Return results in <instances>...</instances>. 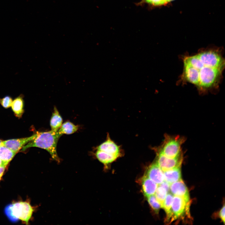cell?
Returning <instances> with one entry per match:
<instances>
[{"label": "cell", "instance_id": "obj_12", "mask_svg": "<svg viewBox=\"0 0 225 225\" xmlns=\"http://www.w3.org/2000/svg\"><path fill=\"white\" fill-rule=\"evenodd\" d=\"M163 172L165 181L170 185L172 183L182 180L180 167Z\"/></svg>", "mask_w": 225, "mask_h": 225}, {"label": "cell", "instance_id": "obj_23", "mask_svg": "<svg viewBox=\"0 0 225 225\" xmlns=\"http://www.w3.org/2000/svg\"><path fill=\"white\" fill-rule=\"evenodd\" d=\"M219 216L222 220L223 222L224 223L225 220V205H224L223 207L220 209L219 214Z\"/></svg>", "mask_w": 225, "mask_h": 225}, {"label": "cell", "instance_id": "obj_24", "mask_svg": "<svg viewBox=\"0 0 225 225\" xmlns=\"http://www.w3.org/2000/svg\"><path fill=\"white\" fill-rule=\"evenodd\" d=\"M6 166L2 165L0 166V180L4 172Z\"/></svg>", "mask_w": 225, "mask_h": 225}, {"label": "cell", "instance_id": "obj_3", "mask_svg": "<svg viewBox=\"0 0 225 225\" xmlns=\"http://www.w3.org/2000/svg\"><path fill=\"white\" fill-rule=\"evenodd\" d=\"M34 210L30 203L20 201L7 205L5 213L10 221L13 222L19 220L28 224L32 215Z\"/></svg>", "mask_w": 225, "mask_h": 225}, {"label": "cell", "instance_id": "obj_15", "mask_svg": "<svg viewBox=\"0 0 225 225\" xmlns=\"http://www.w3.org/2000/svg\"><path fill=\"white\" fill-rule=\"evenodd\" d=\"M16 153L3 145L0 146V158L2 162L3 165L7 166Z\"/></svg>", "mask_w": 225, "mask_h": 225}, {"label": "cell", "instance_id": "obj_18", "mask_svg": "<svg viewBox=\"0 0 225 225\" xmlns=\"http://www.w3.org/2000/svg\"><path fill=\"white\" fill-rule=\"evenodd\" d=\"M168 192L164 188L159 185H158L155 193V195L161 204V208Z\"/></svg>", "mask_w": 225, "mask_h": 225}, {"label": "cell", "instance_id": "obj_21", "mask_svg": "<svg viewBox=\"0 0 225 225\" xmlns=\"http://www.w3.org/2000/svg\"><path fill=\"white\" fill-rule=\"evenodd\" d=\"M12 101L11 97L6 96L2 98H0V104L3 108H8L11 107Z\"/></svg>", "mask_w": 225, "mask_h": 225}, {"label": "cell", "instance_id": "obj_19", "mask_svg": "<svg viewBox=\"0 0 225 225\" xmlns=\"http://www.w3.org/2000/svg\"><path fill=\"white\" fill-rule=\"evenodd\" d=\"M173 195L171 193H167L163 202L162 208L165 211L168 216L170 214L172 204Z\"/></svg>", "mask_w": 225, "mask_h": 225}, {"label": "cell", "instance_id": "obj_26", "mask_svg": "<svg viewBox=\"0 0 225 225\" xmlns=\"http://www.w3.org/2000/svg\"><path fill=\"white\" fill-rule=\"evenodd\" d=\"M2 141L0 139V146L2 145Z\"/></svg>", "mask_w": 225, "mask_h": 225}, {"label": "cell", "instance_id": "obj_6", "mask_svg": "<svg viewBox=\"0 0 225 225\" xmlns=\"http://www.w3.org/2000/svg\"><path fill=\"white\" fill-rule=\"evenodd\" d=\"M188 203L182 197L173 196L170 212L167 216V219H171L172 221L182 216L187 210Z\"/></svg>", "mask_w": 225, "mask_h": 225}, {"label": "cell", "instance_id": "obj_13", "mask_svg": "<svg viewBox=\"0 0 225 225\" xmlns=\"http://www.w3.org/2000/svg\"><path fill=\"white\" fill-rule=\"evenodd\" d=\"M23 95L20 94L12 101L11 107L15 116L18 118L22 117L24 112Z\"/></svg>", "mask_w": 225, "mask_h": 225}, {"label": "cell", "instance_id": "obj_14", "mask_svg": "<svg viewBox=\"0 0 225 225\" xmlns=\"http://www.w3.org/2000/svg\"><path fill=\"white\" fill-rule=\"evenodd\" d=\"M62 123V117L56 108L54 107L50 120L51 130L57 132L61 127Z\"/></svg>", "mask_w": 225, "mask_h": 225}, {"label": "cell", "instance_id": "obj_20", "mask_svg": "<svg viewBox=\"0 0 225 225\" xmlns=\"http://www.w3.org/2000/svg\"><path fill=\"white\" fill-rule=\"evenodd\" d=\"M147 198L148 202L151 208L156 213H158L160 209L161 208V206L158 201L155 195L153 194Z\"/></svg>", "mask_w": 225, "mask_h": 225}, {"label": "cell", "instance_id": "obj_16", "mask_svg": "<svg viewBox=\"0 0 225 225\" xmlns=\"http://www.w3.org/2000/svg\"><path fill=\"white\" fill-rule=\"evenodd\" d=\"M95 156L100 162L105 165L112 162L119 157L117 156L97 150L95 153Z\"/></svg>", "mask_w": 225, "mask_h": 225}, {"label": "cell", "instance_id": "obj_1", "mask_svg": "<svg viewBox=\"0 0 225 225\" xmlns=\"http://www.w3.org/2000/svg\"><path fill=\"white\" fill-rule=\"evenodd\" d=\"M182 72L179 81L194 85L200 93L217 90L222 78L225 60L220 48H208L182 57Z\"/></svg>", "mask_w": 225, "mask_h": 225}, {"label": "cell", "instance_id": "obj_8", "mask_svg": "<svg viewBox=\"0 0 225 225\" xmlns=\"http://www.w3.org/2000/svg\"><path fill=\"white\" fill-rule=\"evenodd\" d=\"M36 133L27 138L13 139L2 141V145L17 153L27 143L32 140Z\"/></svg>", "mask_w": 225, "mask_h": 225}, {"label": "cell", "instance_id": "obj_27", "mask_svg": "<svg viewBox=\"0 0 225 225\" xmlns=\"http://www.w3.org/2000/svg\"><path fill=\"white\" fill-rule=\"evenodd\" d=\"M173 0H167V1H168V2H170L172 1H173Z\"/></svg>", "mask_w": 225, "mask_h": 225}, {"label": "cell", "instance_id": "obj_22", "mask_svg": "<svg viewBox=\"0 0 225 225\" xmlns=\"http://www.w3.org/2000/svg\"><path fill=\"white\" fill-rule=\"evenodd\" d=\"M148 3L155 6H159L167 3V0H145Z\"/></svg>", "mask_w": 225, "mask_h": 225}, {"label": "cell", "instance_id": "obj_7", "mask_svg": "<svg viewBox=\"0 0 225 225\" xmlns=\"http://www.w3.org/2000/svg\"><path fill=\"white\" fill-rule=\"evenodd\" d=\"M97 149L119 157L122 155V150L120 146L111 139L109 134L107 135L106 140L98 146Z\"/></svg>", "mask_w": 225, "mask_h": 225}, {"label": "cell", "instance_id": "obj_9", "mask_svg": "<svg viewBox=\"0 0 225 225\" xmlns=\"http://www.w3.org/2000/svg\"><path fill=\"white\" fill-rule=\"evenodd\" d=\"M169 190L173 196L182 197L189 202L190 197L188 191L182 180L171 184Z\"/></svg>", "mask_w": 225, "mask_h": 225}, {"label": "cell", "instance_id": "obj_2", "mask_svg": "<svg viewBox=\"0 0 225 225\" xmlns=\"http://www.w3.org/2000/svg\"><path fill=\"white\" fill-rule=\"evenodd\" d=\"M34 138L22 148L24 151L31 147H38L47 151L54 160L59 162L60 159L57 152V146L59 138L62 135L58 131L37 132Z\"/></svg>", "mask_w": 225, "mask_h": 225}, {"label": "cell", "instance_id": "obj_4", "mask_svg": "<svg viewBox=\"0 0 225 225\" xmlns=\"http://www.w3.org/2000/svg\"><path fill=\"white\" fill-rule=\"evenodd\" d=\"M185 141V138L182 137L166 134L162 144L153 148L167 157L175 158L182 155V145Z\"/></svg>", "mask_w": 225, "mask_h": 225}, {"label": "cell", "instance_id": "obj_11", "mask_svg": "<svg viewBox=\"0 0 225 225\" xmlns=\"http://www.w3.org/2000/svg\"><path fill=\"white\" fill-rule=\"evenodd\" d=\"M142 185L143 193L147 197L155 194L158 185L145 175L142 178Z\"/></svg>", "mask_w": 225, "mask_h": 225}, {"label": "cell", "instance_id": "obj_10", "mask_svg": "<svg viewBox=\"0 0 225 225\" xmlns=\"http://www.w3.org/2000/svg\"><path fill=\"white\" fill-rule=\"evenodd\" d=\"M146 175L158 185L165 180L163 172L156 162L150 166Z\"/></svg>", "mask_w": 225, "mask_h": 225}, {"label": "cell", "instance_id": "obj_5", "mask_svg": "<svg viewBox=\"0 0 225 225\" xmlns=\"http://www.w3.org/2000/svg\"><path fill=\"white\" fill-rule=\"evenodd\" d=\"M153 148L157 154L156 163L163 172L181 167L182 161V155L175 158H169Z\"/></svg>", "mask_w": 225, "mask_h": 225}, {"label": "cell", "instance_id": "obj_25", "mask_svg": "<svg viewBox=\"0 0 225 225\" xmlns=\"http://www.w3.org/2000/svg\"><path fill=\"white\" fill-rule=\"evenodd\" d=\"M3 165V163L1 160L0 158V166Z\"/></svg>", "mask_w": 225, "mask_h": 225}, {"label": "cell", "instance_id": "obj_17", "mask_svg": "<svg viewBox=\"0 0 225 225\" xmlns=\"http://www.w3.org/2000/svg\"><path fill=\"white\" fill-rule=\"evenodd\" d=\"M78 128V126L70 122L67 121L62 125L58 132L62 135L64 134H70L76 132Z\"/></svg>", "mask_w": 225, "mask_h": 225}]
</instances>
